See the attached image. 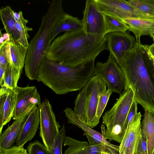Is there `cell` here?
<instances>
[{"instance_id":"obj_1","label":"cell","mask_w":154,"mask_h":154,"mask_svg":"<svg viewBox=\"0 0 154 154\" xmlns=\"http://www.w3.org/2000/svg\"><path fill=\"white\" fill-rule=\"evenodd\" d=\"M105 50H107L106 35L86 34L82 29L66 32L55 38L45 57L75 67L95 60Z\"/></svg>"},{"instance_id":"obj_2","label":"cell","mask_w":154,"mask_h":154,"mask_svg":"<svg viewBox=\"0 0 154 154\" xmlns=\"http://www.w3.org/2000/svg\"><path fill=\"white\" fill-rule=\"evenodd\" d=\"M120 67L125 87L132 90L135 101L144 109L154 113V64L148 45L136 42Z\"/></svg>"},{"instance_id":"obj_3","label":"cell","mask_w":154,"mask_h":154,"mask_svg":"<svg viewBox=\"0 0 154 154\" xmlns=\"http://www.w3.org/2000/svg\"><path fill=\"white\" fill-rule=\"evenodd\" d=\"M95 60L74 67L45 57L41 63L37 81L58 94L80 90L93 76Z\"/></svg>"},{"instance_id":"obj_4","label":"cell","mask_w":154,"mask_h":154,"mask_svg":"<svg viewBox=\"0 0 154 154\" xmlns=\"http://www.w3.org/2000/svg\"><path fill=\"white\" fill-rule=\"evenodd\" d=\"M62 0H53L42 19L38 30L31 40L27 49L25 63L26 76L37 80L39 68L51 44V37L57 21L65 13Z\"/></svg>"},{"instance_id":"obj_5","label":"cell","mask_w":154,"mask_h":154,"mask_svg":"<svg viewBox=\"0 0 154 154\" xmlns=\"http://www.w3.org/2000/svg\"><path fill=\"white\" fill-rule=\"evenodd\" d=\"M106 85L99 77L93 76L79 92L74 111L83 123L93 128L99 122L96 113L100 97L106 91Z\"/></svg>"},{"instance_id":"obj_6","label":"cell","mask_w":154,"mask_h":154,"mask_svg":"<svg viewBox=\"0 0 154 154\" xmlns=\"http://www.w3.org/2000/svg\"><path fill=\"white\" fill-rule=\"evenodd\" d=\"M135 101L132 90L129 87H125L113 106L106 111L102 117V122L106 128L105 134L115 138L124 135L128 115Z\"/></svg>"},{"instance_id":"obj_7","label":"cell","mask_w":154,"mask_h":154,"mask_svg":"<svg viewBox=\"0 0 154 154\" xmlns=\"http://www.w3.org/2000/svg\"><path fill=\"white\" fill-rule=\"evenodd\" d=\"M93 76L100 78L112 93L120 94L125 87V80L123 72L110 54L106 62H97L96 63Z\"/></svg>"},{"instance_id":"obj_8","label":"cell","mask_w":154,"mask_h":154,"mask_svg":"<svg viewBox=\"0 0 154 154\" xmlns=\"http://www.w3.org/2000/svg\"><path fill=\"white\" fill-rule=\"evenodd\" d=\"M100 12L122 20L140 18L152 19L153 17L143 13L127 3L125 0H94Z\"/></svg>"},{"instance_id":"obj_9","label":"cell","mask_w":154,"mask_h":154,"mask_svg":"<svg viewBox=\"0 0 154 154\" xmlns=\"http://www.w3.org/2000/svg\"><path fill=\"white\" fill-rule=\"evenodd\" d=\"M40 111V136L44 146L49 149L60 130L61 126L57 121L55 116L49 100L43 101L39 108Z\"/></svg>"},{"instance_id":"obj_10","label":"cell","mask_w":154,"mask_h":154,"mask_svg":"<svg viewBox=\"0 0 154 154\" xmlns=\"http://www.w3.org/2000/svg\"><path fill=\"white\" fill-rule=\"evenodd\" d=\"M107 48L120 66L136 41L134 37L127 32H113L106 35Z\"/></svg>"},{"instance_id":"obj_11","label":"cell","mask_w":154,"mask_h":154,"mask_svg":"<svg viewBox=\"0 0 154 154\" xmlns=\"http://www.w3.org/2000/svg\"><path fill=\"white\" fill-rule=\"evenodd\" d=\"M82 29L86 34L105 36V25L103 15L94 0H87L83 11Z\"/></svg>"},{"instance_id":"obj_12","label":"cell","mask_w":154,"mask_h":154,"mask_svg":"<svg viewBox=\"0 0 154 154\" xmlns=\"http://www.w3.org/2000/svg\"><path fill=\"white\" fill-rule=\"evenodd\" d=\"M16 104L13 118L14 120L29 112L36 106L39 108L41 106L40 96L35 86L20 87L17 86Z\"/></svg>"},{"instance_id":"obj_13","label":"cell","mask_w":154,"mask_h":154,"mask_svg":"<svg viewBox=\"0 0 154 154\" xmlns=\"http://www.w3.org/2000/svg\"><path fill=\"white\" fill-rule=\"evenodd\" d=\"M142 115L137 112L128 125L123 139L119 146V154H134L141 133Z\"/></svg>"},{"instance_id":"obj_14","label":"cell","mask_w":154,"mask_h":154,"mask_svg":"<svg viewBox=\"0 0 154 154\" xmlns=\"http://www.w3.org/2000/svg\"><path fill=\"white\" fill-rule=\"evenodd\" d=\"M17 93L4 87L0 89V135L4 125L10 121L16 102Z\"/></svg>"},{"instance_id":"obj_15","label":"cell","mask_w":154,"mask_h":154,"mask_svg":"<svg viewBox=\"0 0 154 154\" xmlns=\"http://www.w3.org/2000/svg\"><path fill=\"white\" fill-rule=\"evenodd\" d=\"M87 141H81L69 136H66L64 146H67L64 154H100L105 150L106 145L90 140Z\"/></svg>"},{"instance_id":"obj_16","label":"cell","mask_w":154,"mask_h":154,"mask_svg":"<svg viewBox=\"0 0 154 154\" xmlns=\"http://www.w3.org/2000/svg\"><path fill=\"white\" fill-rule=\"evenodd\" d=\"M39 107L35 106L29 113L21 132L16 141V145L20 146L31 141L35 135L40 122Z\"/></svg>"},{"instance_id":"obj_17","label":"cell","mask_w":154,"mask_h":154,"mask_svg":"<svg viewBox=\"0 0 154 154\" xmlns=\"http://www.w3.org/2000/svg\"><path fill=\"white\" fill-rule=\"evenodd\" d=\"M64 111L68 119V123L73 124L81 128L86 136H88L97 143L111 147L119 152V146L111 143L106 140L102 134L93 129L82 122L72 109L66 108Z\"/></svg>"},{"instance_id":"obj_18","label":"cell","mask_w":154,"mask_h":154,"mask_svg":"<svg viewBox=\"0 0 154 154\" xmlns=\"http://www.w3.org/2000/svg\"><path fill=\"white\" fill-rule=\"evenodd\" d=\"M128 27V30L134 35L136 41L140 42L143 35L154 36V19L140 18L127 19L122 20Z\"/></svg>"},{"instance_id":"obj_19","label":"cell","mask_w":154,"mask_h":154,"mask_svg":"<svg viewBox=\"0 0 154 154\" xmlns=\"http://www.w3.org/2000/svg\"><path fill=\"white\" fill-rule=\"evenodd\" d=\"M27 49L11 40L7 42L5 45V51L8 63L22 71Z\"/></svg>"},{"instance_id":"obj_20","label":"cell","mask_w":154,"mask_h":154,"mask_svg":"<svg viewBox=\"0 0 154 154\" xmlns=\"http://www.w3.org/2000/svg\"><path fill=\"white\" fill-rule=\"evenodd\" d=\"M29 112L26 113L15 120L12 124L0 135V147L8 149L13 146L21 132Z\"/></svg>"},{"instance_id":"obj_21","label":"cell","mask_w":154,"mask_h":154,"mask_svg":"<svg viewBox=\"0 0 154 154\" xmlns=\"http://www.w3.org/2000/svg\"><path fill=\"white\" fill-rule=\"evenodd\" d=\"M82 27V20L65 13L56 23L51 33V43L55 37L62 32L80 30Z\"/></svg>"},{"instance_id":"obj_22","label":"cell","mask_w":154,"mask_h":154,"mask_svg":"<svg viewBox=\"0 0 154 154\" xmlns=\"http://www.w3.org/2000/svg\"><path fill=\"white\" fill-rule=\"evenodd\" d=\"M14 12L9 6L2 7L0 9V18L4 29L6 33L9 35L11 40L18 43L20 35L15 26L16 21Z\"/></svg>"},{"instance_id":"obj_23","label":"cell","mask_w":154,"mask_h":154,"mask_svg":"<svg viewBox=\"0 0 154 154\" xmlns=\"http://www.w3.org/2000/svg\"><path fill=\"white\" fill-rule=\"evenodd\" d=\"M141 122V132L147 137L149 154L154 153V113L144 109Z\"/></svg>"},{"instance_id":"obj_24","label":"cell","mask_w":154,"mask_h":154,"mask_svg":"<svg viewBox=\"0 0 154 154\" xmlns=\"http://www.w3.org/2000/svg\"><path fill=\"white\" fill-rule=\"evenodd\" d=\"M22 71L17 69L11 65L9 64L5 70L3 81L0 85L1 87L15 91Z\"/></svg>"},{"instance_id":"obj_25","label":"cell","mask_w":154,"mask_h":154,"mask_svg":"<svg viewBox=\"0 0 154 154\" xmlns=\"http://www.w3.org/2000/svg\"><path fill=\"white\" fill-rule=\"evenodd\" d=\"M103 15L105 25V35L113 32L125 33L128 30V25L122 19L110 15Z\"/></svg>"},{"instance_id":"obj_26","label":"cell","mask_w":154,"mask_h":154,"mask_svg":"<svg viewBox=\"0 0 154 154\" xmlns=\"http://www.w3.org/2000/svg\"><path fill=\"white\" fill-rule=\"evenodd\" d=\"M125 1L141 12L154 17V0H129Z\"/></svg>"},{"instance_id":"obj_27","label":"cell","mask_w":154,"mask_h":154,"mask_svg":"<svg viewBox=\"0 0 154 154\" xmlns=\"http://www.w3.org/2000/svg\"><path fill=\"white\" fill-rule=\"evenodd\" d=\"M65 132L64 124H63L56 136L52 145L49 149H48V154H62L63 144L66 137Z\"/></svg>"},{"instance_id":"obj_28","label":"cell","mask_w":154,"mask_h":154,"mask_svg":"<svg viewBox=\"0 0 154 154\" xmlns=\"http://www.w3.org/2000/svg\"><path fill=\"white\" fill-rule=\"evenodd\" d=\"M15 26L20 35V38L18 44L28 49L29 44L28 39L29 37L28 32L32 30V29L27 27L26 25L21 24L17 22Z\"/></svg>"},{"instance_id":"obj_29","label":"cell","mask_w":154,"mask_h":154,"mask_svg":"<svg viewBox=\"0 0 154 154\" xmlns=\"http://www.w3.org/2000/svg\"><path fill=\"white\" fill-rule=\"evenodd\" d=\"M26 149L28 154H48V149L38 140L30 143Z\"/></svg>"},{"instance_id":"obj_30","label":"cell","mask_w":154,"mask_h":154,"mask_svg":"<svg viewBox=\"0 0 154 154\" xmlns=\"http://www.w3.org/2000/svg\"><path fill=\"white\" fill-rule=\"evenodd\" d=\"M112 92L109 90L100 97L97 104L96 115L98 119L100 120L105 108L109 97Z\"/></svg>"},{"instance_id":"obj_31","label":"cell","mask_w":154,"mask_h":154,"mask_svg":"<svg viewBox=\"0 0 154 154\" xmlns=\"http://www.w3.org/2000/svg\"><path fill=\"white\" fill-rule=\"evenodd\" d=\"M147 142V137L141 132L139 142L134 154H149Z\"/></svg>"},{"instance_id":"obj_32","label":"cell","mask_w":154,"mask_h":154,"mask_svg":"<svg viewBox=\"0 0 154 154\" xmlns=\"http://www.w3.org/2000/svg\"><path fill=\"white\" fill-rule=\"evenodd\" d=\"M24 144L20 146H13L6 149L0 147V154H28L27 149L24 147Z\"/></svg>"},{"instance_id":"obj_33","label":"cell","mask_w":154,"mask_h":154,"mask_svg":"<svg viewBox=\"0 0 154 154\" xmlns=\"http://www.w3.org/2000/svg\"><path fill=\"white\" fill-rule=\"evenodd\" d=\"M7 40L0 43V65L6 68L9 65L5 51V45L6 43L9 41Z\"/></svg>"},{"instance_id":"obj_34","label":"cell","mask_w":154,"mask_h":154,"mask_svg":"<svg viewBox=\"0 0 154 154\" xmlns=\"http://www.w3.org/2000/svg\"><path fill=\"white\" fill-rule=\"evenodd\" d=\"M14 15L16 22L20 24L27 26L29 21L24 18L22 11H20L18 13L14 11Z\"/></svg>"},{"instance_id":"obj_35","label":"cell","mask_w":154,"mask_h":154,"mask_svg":"<svg viewBox=\"0 0 154 154\" xmlns=\"http://www.w3.org/2000/svg\"><path fill=\"white\" fill-rule=\"evenodd\" d=\"M105 151L107 154H119V152L112 148L106 146Z\"/></svg>"},{"instance_id":"obj_36","label":"cell","mask_w":154,"mask_h":154,"mask_svg":"<svg viewBox=\"0 0 154 154\" xmlns=\"http://www.w3.org/2000/svg\"><path fill=\"white\" fill-rule=\"evenodd\" d=\"M6 69L2 66L0 65V85L3 83L4 73Z\"/></svg>"},{"instance_id":"obj_37","label":"cell","mask_w":154,"mask_h":154,"mask_svg":"<svg viewBox=\"0 0 154 154\" xmlns=\"http://www.w3.org/2000/svg\"><path fill=\"white\" fill-rule=\"evenodd\" d=\"M153 42V43L152 45H148V49L149 54L151 56L154 57V41Z\"/></svg>"},{"instance_id":"obj_38","label":"cell","mask_w":154,"mask_h":154,"mask_svg":"<svg viewBox=\"0 0 154 154\" xmlns=\"http://www.w3.org/2000/svg\"><path fill=\"white\" fill-rule=\"evenodd\" d=\"M100 154H107L105 150L102 152Z\"/></svg>"},{"instance_id":"obj_39","label":"cell","mask_w":154,"mask_h":154,"mask_svg":"<svg viewBox=\"0 0 154 154\" xmlns=\"http://www.w3.org/2000/svg\"><path fill=\"white\" fill-rule=\"evenodd\" d=\"M152 38V39L153 40V41H154V36Z\"/></svg>"}]
</instances>
